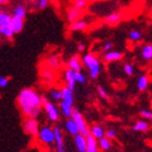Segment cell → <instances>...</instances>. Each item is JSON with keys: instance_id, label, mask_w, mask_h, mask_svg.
I'll list each match as a JSON object with an SVG mask.
<instances>
[{"instance_id": "6da1fadb", "label": "cell", "mask_w": 152, "mask_h": 152, "mask_svg": "<svg viewBox=\"0 0 152 152\" xmlns=\"http://www.w3.org/2000/svg\"><path fill=\"white\" fill-rule=\"evenodd\" d=\"M20 110L26 117H37L44 105V99L33 88H24L18 96Z\"/></svg>"}, {"instance_id": "7a4b0ae2", "label": "cell", "mask_w": 152, "mask_h": 152, "mask_svg": "<svg viewBox=\"0 0 152 152\" xmlns=\"http://www.w3.org/2000/svg\"><path fill=\"white\" fill-rule=\"evenodd\" d=\"M83 64L89 70V76L96 79L100 74V61L92 53H87L83 57Z\"/></svg>"}, {"instance_id": "3957f363", "label": "cell", "mask_w": 152, "mask_h": 152, "mask_svg": "<svg viewBox=\"0 0 152 152\" xmlns=\"http://www.w3.org/2000/svg\"><path fill=\"white\" fill-rule=\"evenodd\" d=\"M38 141L46 147H50L52 143H54V133L53 127L44 126L39 129L38 133Z\"/></svg>"}, {"instance_id": "277c9868", "label": "cell", "mask_w": 152, "mask_h": 152, "mask_svg": "<svg viewBox=\"0 0 152 152\" xmlns=\"http://www.w3.org/2000/svg\"><path fill=\"white\" fill-rule=\"evenodd\" d=\"M23 128L26 135H29L32 137H37L39 129H40L36 117H26L23 124Z\"/></svg>"}, {"instance_id": "5b68a950", "label": "cell", "mask_w": 152, "mask_h": 152, "mask_svg": "<svg viewBox=\"0 0 152 152\" xmlns=\"http://www.w3.org/2000/svg\"><path fill=\"white\" fill-rule=\"evenodd\" d=\"M72 118L75 121V123L77 124V126L79 128V133L87 136L89 134V128L87 126L85 118L83 116V114L77 110V109H73V113H72Z\"/></svg>"}, {"instance_id": "8992f818", "label": "cell", "mask_w": 152, "mask_h": 152, "mask_svg": "<svg viewBox=\"0 0 152 152\" xmlns=\"http://www.w3.org/2000/svg\"><path fill=\"white\" fill-rule=\"evenodd\" d=\"M44 109H45V111H46V113H47L48 118H49L51 122H58V121H59L60 112H59V109H58L52 102L44 99Z\"/></svg>"}, {"instance_id": "52a82bcc", "label": "cell", "mask_w": 152, "mask_h": 152, "mask_svg": "<svg viewBox=\"0 0 152 152\" xmlns=\"http://www.w3.org/2000/svg\"><path fill=\"white\" fill-rule=\"evenodd\" d=\"M53 133H54V143H56V147H57V151L63 152L64 151V140H63V135H62V132H61L60 127L54 126Z\"/></svg>"}, {"instance_id": "ba28073f", "label": "cell", "mask_w": 152, "mask_h": 152, "mask_svg": "<svg viewBox=\"0 0 152 152\" xmlns=\"http://www.w3.org/2000/svg\"><path fill=\"white\" fill-rule=\"evenodd\" d=\"M99 151V145L97 141V138L92 136L89 133L86 136V152H98Z\"/></svg>"}, {"instance_id": "9c48e42d", "label": "cell", "mask_w": 152, "mask_h": 152, "mask_svg": "<svg viewBox=\"0 0 152 152\" xmlns=\"http://www.w3.org/2000/svg\"><path fill=\"white\" fill-rule=\"evenodd\" d=\"M124 57V53L123 52H121V51H113V50H110V51H107L104 52V56H103V60L105 62H115V61H120L122 60Z\"/></svg>"}, {"instance_id": "30bf717a", "label": "cell", "mask_w": 152, "mask_h": 152, "mask_svg": "<svg viewBox=\"0 0 152 152\" xmlns=\"http://www.w3.org/2000/svg\"><path fill=\"white\" fill-rule=\"evenodd\" d=\"M10 26L12 27L13 32L14 33H20L24 27V19L23 18H20V16L12 15L11 18V21H10Z\"/></svg>"}, {"instance_id": "8fae6325", "label": "cell", "mask_w": 152, "mask_h": 152, "mask_svg": "<svg viewBox=\"0 0 152 152\" xmlns=\"http://www.w3.org/2000/svg\"><path fill=\"white\" fill-rule=\"evenodd\" d=\"M84 12H83V9H78L76 7H72L67 10V20L70 21L71 23L74 22V21H77L83 16Z\"/></svg>"}, {"instance_id": "7c38bea8", "label": "cell", "mask_w": 152, "mask_h": 152, "mask_svg": "<svg viewBox=\"0 0 152 152\" xmlns=\"http://www.w3.org/2000/svg\"><path fill=\"white\" fill-rule=\"evenodd\" d=\"M64 79H65V84H66L67 87L73 90L75 88L76 80L75 77H74V71L72 69L69 67V69L65 70V72H64Z\"/></svg>"}, {"instance_id": "4fadbf2b", "label": "cell", "mask_w": 152, "mask_h": 152, "mask_svg": "<svg viewBox=\"0 0 152 152\" xmlns=\"http://www.w3.org/2000/svg\"><path fill=\"white\" fill-rule=\"evenodd\" d=\"M75 146L79 152H86V136L83 134H77L74 136Z\"/></svg>"}, {"instance_id": "5bb4252c", "label": "cell", "mask_w": 152, "mask_h": 152, "mask_svg": "<svg viewBox=\"0 0 152 152\" xmlns=\"http://www.w3.org/2000/svg\"><path fill=\"white\" fill-rule=\"evenodd\" d=\"M132 129L134 132H141V133H147L148 130L150 129V124L149 122L147 120H140V121H137L135 125L132 127Z\"/></svg>"}, {"instance_id": "9a60e30c", "label": "cell", "mask_w": 152, "mask_h": 152, "mask_svg": "<svg viewBox=\"0 0 152 152\" xmlns=\"http://www.w3.org/2000/svg\"><path fill=\"white\" fill-rule=\"evenodd\" d=\"M67 66L72 69L73 71H82V62L78 54H75L73 57L70 58V60L67 61Z\"/></svg>"}, {"instance_id": "2e32d148", "label": "cell", "mask_w": 152, "mask_h": 152, "mask_svg": "<svg viewBox=\"0 0 152 152\" xmlns=\"http://www.w3.org/2000/svg\"><path fill=\"white\" fill-rule=\"evenodd\" d=\"M73 90L70 89L67 86L65 87H62L61 88V94H62V101L64 102H67V103H70V104L73 105V102H74V98H73Z\"/></svg>"}, {"instance_id": "e0dca14e", "label": "cell", "mask_w": 152, "mask_h": 152, "mask_svg": "<svg viewBox=\"0 0 152 152\" xmlns=\"http://www.w3.org/2000/svg\"><path fill=\"white\" fill-rule=\"evenodd\" d=\"M65 128H66V132H69V134L73 135V136L79 134L78 126H77V124L75 123V121L72 117H69V120H66V122H65Z\"/></svg>"}, {"instance_id": "ac0fdd59", "label": "cell", "mask_w": 152, "mask_h": 152, "mask_svg": "<svg viewBox=\"0 0 152 152\" xmlns=\"http://www.w3.org/2000/svg\"><path fill=\"white\" fill-rule=\"evenodd\" d=\"M53 69H51V67L47 66L46 69H44V70L41 71L40 73V76H41V79L44 80V82L46 83H51L54 80V77H56V75H54V72Z\"/></svg>"}, {"instance_id": "d6986e66", "label": "cell", "mask_w": 152, "mask_h": 152, "mask_svg": "<svg viewBox=\"0 0 152 152\" xmlns=\"http://www.w3.org/2000/svg\"><path fill=\"white\" fill-rule=\"evenodd\" d=\"M61 64V60L60 58L58 57L57 54H52V56H49L47 58V60H46V65L51 69H58V67L60 66Z\"/></svg>"}, {"instance_id": "ffe728a7", "label": "cell", "mask_w": 152, "mask_h": 152, "mask_svg": "<svg viewBox=\"0 0 152 152\" xmlns=\"http://www.w3.org/2000/svg\"><path fill=\"white\" fill-rule=\"evenodd\" d=\"M73 107H72V104H70V103H67V102H64L61 100L60 102V110L61 112H62V114H63L65 117H71L72 116V113H73Z\"/></svg>"}, {"instance_id": "44dd1931", "label": "cell", "mask_w": 152, "mask_h": 152, "mask_svg": "<svg viewBox=\"0 0 152 152\" xmlns=\"http://www.w3.org/2000/svg\"><path fill=\"white\" fill-rule=\"evenodd\" d=\"M149 86V78L147 75H141L138 77L137 80V88L139 91H145Z\"/></svg>"}, {"instance_id": "7402d4cb", "label": "cell", "mask_w": 152, "mask_h": 152, "mask_svg": "<svg viewBox=\"0 0 152 152\" xmlns=\"http://www.w3.org/2000/svg\"><path fill=\"white\" fill-rule=\"evenodd\" d=\"M14 34H15V33L13 32V29H12V27L10 26V24H6V25L0 26V35H2L4 38L11 39Z\"/></svg>"}, {"instance_id": "603a6c76", "label": "cell", "mask_w": 152, "mask_h": 152, "mask_svg": "<svg viewBox=\"0 0 152 152\" xmlns=\"http://www.w3.org/2000/svg\"><path fill=\"white\" fill-rule=\"evenodd\" d=\"M89 133L91 134L95 138H97V139H100L101 137H103L105 135V130L103 129L100 125H94V126L89 129Z\"/></svg>"}, {"instance_id": "cb8c5ba5", "label": "cell", "mask_w": 152, "mask_h": 152, "mask_svg": "<svg viewBox=\"0 0 152 152\" xmlns=\"http://www.w3.org/2000/svg\"><path fill=\"white\" fill-rule=\"evenodd\" d=\"M98 145H99V149H101L102 151H108L112 148V143L111 139L107 138L105 136L101 137L100 139H98Z\"/></svg>"}, {"instance_id": "d4e9b609", "label": "cell", "mask_w": 152, "mask_h": 152, "mask_svg": "<svg viewBox=\"0 0 152 152\" xmlns=\"http://www.w3.org/2000/svg\"><path fill=\"white\" fill-rule=\"evenodd\" d=\"M141 57L143 60L150 61L152 60V45L147 44L141 48Z\"/></svg>"}, {"instance_id": "484cf974", "label": "cell", "mask_w": 152, "mask_h": 152, "mask_svg": "<svg viewBox=\"0 0 152 152\" xmlns=\"http://www.w3.org/2000/svg\"><path fill=\"white\" fill-rule=\"evenodd\" d=\"M87 27V23L85 21H82V20H77V21H74V22L71 23L70 29L71 31H84Z\"/></svg>"}, {"instance_id": "4316f807", "label": "cell", "mask_w": 152, "mask_h": 152, "mask_svg": "<svg viewBox=\"0 0 152 152\" xmlns=\"http://www.w3.org/2000/svg\"><path fill=\"white\" fill-rule=\"evenodd\" d=\"M122 16H121L120 13H112L110 15H108L104 19V22L108 23L109 25H116L117 23L120 22Z\"/></svg>"}, {"instance_id": "83f0119b", "label": "cell", "mask_w": 152, "mask_h": 152, "mask_svg": "<svg viewBox=\"0 0 152 152\" xmlns=\"http://www.w3.org/2000/svg\"><path fill=\"white\" fill-rule=\"evenodd\" d=\"M26 13H27V10L24 6L22 4H19V6H16L14 9H13V15L15 16H20V18H25L26 16Z\"/></svg>"}, {"instance_id": "f1b7e54d", "label": "cell", "mask_w": 152, "mask_h": 152, "mask_svg": "<svg viewBox=\"0 0 152 152\" xmlns=\"http://www.w3.org/2000/svg\"><path fill=\"white\" fill-rule=\"evenodd\" d=\"M141 38H142V34L140 31L134 29V31H130L129 34H128V39L132 41H139Z\"/></svg>"}, {"instance_id": "f546056e", "label": "cell", "mask_w": 152, "mask_h": 152, "mask_svg": "<svg viewBox=\"0 0 152 152\" xmlns=\"http://www.w3.org/2000/svg\"><path fill=\"white\" fill-rule=\"evenodd\" d=\"M11 18H12V15H10L9 13L0 11V26L6 25V24H10Z\"/></svg>"}, {"instance_id": "4dcf8cb0", "label": "cell", "mask_w": 152, "mask_h": 152, "mask_svg": "<svg viewBox=\"0 0 152 152\" xmlns=\"http://www.w3.org/2000/svg\"><path fill=\"white\" fill-rule=\"evenodd\" d=\"M50 96L51 98L57 100V101H60L62 99V94H61V89H57V88H52L50 89Z\"/></svg>"}, {"instance_id": "1f68e13d", "label": "cell", "mask_w": 152, "mask_h": 152, "mask_svg": "<svg viewBox=\"0 0 152 152\" xmlns=\"http://www.w3.org/2000/svg\"><path fill=\"white\" fill-rule=\"evenodd\" d=\"M139 115L142 118L147 121H151L152 122V111L151 110H147V109H141L139 111Z\"/></svg>"}, {"instance_id": "d6a6232c", "label": "cell", "mask_w": 152, "mask_h": 152, "mask_svg": "<svg viewBox=\"0 0 152 152\" xmlns=\"http://www.w3.org/2000/svg\"><path fill=\"white\" fill-rule=\"evenodd\" d=\"M74 77H75L76 83H80V84H84L86 82V77L85 75L80 72V71H74Z\"/></svg>"}, {"instance_id": "836d02e7", "label": "cell", "mask_w": 152, "mask_h": 152, "mask_svg": "<svg viewBox=\"0 0 152 152\" xmlns=\"http://www.w3.org/2000/svg\"><path fill=\"white\" fill-rule=\"evenodd\" d=\"M124 72H125V74L128 76H133L134 75V66L132 65L130 63H126L124 64Z\"/></svg>"}, {"instance_id": "e575fe53", "label": "cell", "mask_w": 152, "mask_h": 152, "mask_svg": "<svg viewBox=\"0 0 152 152\" xmlns=\"http://www.w3.org/2000/svg\"><path fill=\"white\" fill-rule=\"evenodd\" d=\"M48 3H49V0H35V4L39 10L45 9L48 6Z\"/></svg>"}, {"instance_id": "d590c367", "label": "cell", "mask_w": 152, "mask_h": 152, "mask_svg": "<svg viewBox=\"0 0 152 152\" xmlns=\"http://www.w3.org/2000/svg\"><path fill=\"white\" fill-rule=\"evenodd\" d=\"M87 0H75L74 1V7L78 8V9H84L87 6Z\"/></svg>"}, {"instance_id": "8d00e7d4", "label": "cell", "mask_w": 152, "mask_h": 152, "mask_svg": "<svg viewBox=\"0 0 152 152\" xmlns=\"http://www.w3.org/2000/svg\"><path fill=\"white\" fill-rule=\"evenodd\" d=\"M97 91H98L99 96H100L101 98H103V99H108L109 98L108 92L105 91V89L103 88L102 86H98V87H97Z\"/></svg>"}, {"instance_id": "74e56055", "label": "cell", "mask_w": 152, "mask_h": 152, "mask_svg": "<svg viewBox=\"0 0 152 152\" xmlns=\"http://www.w3.org/2000/svg\"><path fill=\"white\" fill-rule=\"evenodd\" d=\"M107 138H109V139H115L116 138V132L114 129H112V128H110V129H108L107 132H105V135H104Z\"/></svg>"}, {"instance_id": "f35d334b", "label": "cell", "mask_w": 152, "mask_h": 152, "mask_svg": "<svg viewBox=\"0 0 152 152\" xmlns=\"http://www.w3.org/2000/svg\"><path fill=\"white\" fill-rule=\"evenodd\" d=\"M8 84H9V78L7 76H0V87L3 88L8 86Z\"/></svg>"}, {"instance_id": "ab89813d", "label": "cell", "mask_w": 152, "mask_h": 152, "mask_svg": "<svg viewBox=\"0 0 152 152\" xmlns=\"http://www.w3.org/2000/svg\"><path fill=\"white\" fill-rule=\"evenodd\" d=\"M112 42H105L104 45H103V47H102V50H103V52H107V51H110V50H112Z\"/></svg>"}, {"instance_id": "60d3db41", "label": "cell", "mask_w": 152, "mask_h": 152, "mask_svg": "<svg viewBox=\"0 0 152 152\" xmlns=\"http://www.w3.org/2000/svg\"><path fill=\"white\" fill-rule=\"evenodd\" d=\"M84 50H85V46H84L83 44H79L78 45V51L79 52H83Z\"/></svg>"}, {"instance_id": "b9f144b4", "label": "cell", "mask_w": 152, "mask_h": 152, "mask_svg": "<svg viewBox=\"0 0 152 152\" xmlns=\"http://www.w3.org/2000/svg\"><path fill=\"white\" fill-rule=\"evenodd\" d=\"M9 2V0H0V4H6Z\"/></svg>"}, {"instance_id": "7bdbcfd3", "label": "cell", "mask_w": 152, "mask_h": 152, "mask_svg": "<svg viewBox=\"0 0 152 152\" xmlns=\"http://www.w3.org/2000/svg\"><path fill=\"white\" fill-rule=\"evenodd\" d=\"M24 1H27V0H24Z\"/></svg>"}, {"instance_id": "ee69618b", "label": "cell", "mask_w": 152, "mask_h": 152, "mask_svg": "<svg viewBox=\"0 0 152 152\" xmlns=\"http://www.w3.org/2000/svg\"><path fill=\"white\" fill-rule=\"evenodd\" d=\"M74 1H75V0H74Z\"/></svg>"}]
</instances>
